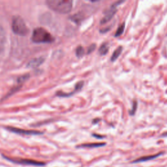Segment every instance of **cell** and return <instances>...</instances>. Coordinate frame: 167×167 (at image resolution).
<instances>
[{"label":"cell","mask_w":167,"mask_h":167,"mask_svg":"<svg viewBox=\"0 0 167 167\" xmlns=\"http://www.w3.org/2000/svg\"><path fill=\"white\" fill-rule=\"evenodd\" d=\"M47 4L50 9L60 14H67L72 8L71 0H48Z\"/></svg>","instance_id":"1"},{"label":"cell","mask_w":167,"mask_h":167,"mask_svg":"<svg viewBox=\"0 0 167 167\" xmlns=\"http://www.w3.org/2000/svg\"><path fill=\"white\" fill-rule=\"evenodd\" d=\"M31 41L35 43H50L54 41V39L45 29L37 28L33 30Z\"/></svg>","instance_id":"2"},{"label":"cell","mask_w":167,"mask_h":167,"mask_svg":"<svg viewBox=\"0 0 167 167\" xmlns=\"http://www.w3.org/2000/svg\"><path fill=\"white\" fill-rule=\"evenodd\" d=\"M12 29L15 34L20 36H25L29 32V29L25 22L18 16L13 18Z\"/></svg>","instance_id":"3"},{"label":"cell","mask_w":167,"mask_h":167,"mask_svg":"<svg viewBox=\"0 0 167 167\" xmlns=\"http://www.w3.org/2000/svg\"><path fill=\"white\" fill-rule=\"evenodd\" d=\"M3 157L5 159L10 161L13 163L18 164V165H30L35 166H43L46 165V163L42 161H38L33 159H22V158H13L9 157L7 156H5L3 155Z\"/></svg>","instance_id":"4"},{"label":"cell","mask_w":167,"mask_h":167,"mask_svg":"<svg viewBox=\"0 0 167 167\" xmlns=\"http://www.w3.org/2000/svg\"><path fill=\"white\" fill-rule=\"evenodd\" d=\"M124 1H116L115 2L114 4H112L111 5V7H110V9L109 10H108L106 14H105L104 17H103V19L101 20V24H106L108 22H109L110 20L112 19V18L114 17V15L117 12V9H116V7L121 3H123Z\"/></svg>","instance_id":"5"},{"label":"cell","mask_w":167,"mask_h":167,"mask_svg":"<svg viewBox=\"0 0 167 167\" xmlns=\"http://www.w3.org/2000/svg\"><path fill=\"white\" fill-rule=\"evenodd\" d=\"M7 129L10 132L17 133L18 134H23V135H39V134H43L42 132L39 131H33V130H25V129H18L13 127H8Z\"/></svg>","instance_id":"6"},{"label":"cell","mask_w":167,"mask_h":167,"mask_svg":"<svg viewBox=\"0 0 167 167\" xmlns=\"http://www.w3.org/2000/svg\"><path fill=\"white\" fill-rule=\"evenodd\" d=\"M84 84V82L80 81L79 82H77V84L75 85L74 90L73 91H72V92H71V93H64V92H63V91H58V92H57V93H56V95L59 97H70V96L74 95V93L79 92V91L81 90L83 88Z\"/></svg>","instance_id":"7"},{"label":"cell","mask_w":167,"mask_h":167,"mask_svg":"<svg viewBox=\"0 0 167 167\" xmlns=\"http://www.w3.org/2000/svg\"><path fill=\"white\" fill-rule=\"evenodd\" d=\"M5 41H6V35L3 28L0 26V54L4 50Z\"/></svg>","instance_id":"8"},{"label":"cell","mask_w":167,"mask_h":167,"mask_svg":"<svg viewBox=\"0 0 167 167\" xmlns=\"http://www.w3.org/2000/svg\"><path fill=\"white\" fill-rule=\"evenodd\" d=\"M163 152L162 153H157V154L156 155H148V156H144V157H142L141 158H138L136 159L135 161H133V163H140V162H145V161H150V160H152V159H154L157 158L159 156H160L163 154Z\"/></svg>","instance_id":"9"},{"label":"cell","mask_w":167,"mask_h":167,"mask_svg":"<svg viewBox=\"0 0 167 167\" xmlns=\"http://www.w3.org/2000/svg\"><path fill=\"white\" fill-rule=\"evenodd\" d=\"M122 50H123V47L122 46H120L119 47H118L116 49L114 50V53H113V54L111 56V58H110L111 61L114 62V61L116 60L117 59L119 58V56L121 55V54H122Z\"/></svg>","instance_id":"10"},{"label":"cell","mask_w":167,"mask_h":167,"mask_svg":"<svg viewBox=\"0 0 167 167\" xmlns=\"http://www.w3.org/2000/svg\"><path fill=\"white\" fill-rule=\"evenodd\" d=\"M109 46L108 45V43L104 42L101 45L100 48L99 49V52L100 54V55L101 56H104L106 55L107 52H109Z\"/></svg>","instance_id":"11"},{"label":"cell","mask_w":167,"mask_h":167,"mask_svg":"<svg viewBox=\"0 0 167 167\" xmlns=\"http://www.w3.org/2000/svg\"><path fill=\"white\" fill-rule=\"evenodd\" d=\"M105 143H89V144H84L80 145L79 148H99L105 146Z\"/></svg>","instance_id":"12"},{"label":"cell","mask_w":167,"mask_h":167,"mask_svg":"<svg viewBox=\"0 0 167 167\" xmlns=\"http://www.w3.org/2000/svg\"><path fill=\"white\" fill-rule=\"evenodd\" d=\"M42 61H43V59L42 58L34 59V60L29 61L28 66L30 67H37L39 66L42 63Z\"/></svg>","instance_id":"13"},{"label":"cell","mask_w":167,"mask_h":167,"mask_svg":"<svg viewBox=\"0 0 167 167\" xmlns=\"http://www.w3.org/2000/svg\"><path fill=\"white\" fill-rule=\"evenodd\" d=\"M125 24L123 22V24H121V25L119 26V28H118L116 31L114 36L116 37H118L122 35L123 33V31H124L125 30Z\"/></svg>","instance_id":"14"},{"label":"cell","mask_w":167,"mask_h":167,"mask_svg":"<svg viewBox=\"0 0 167 167\" xmlns=\"http://www.w3.org/2000/svg\"><path fill=\"white\" fill-rule=\"evenodd\" d=\"M85 54V50L82 46H79L76 49V55L78 58H82Z\"/></svg>","instance_id":"15"},{"label":"cell","mask_w":167,"mask_h":167,"mask_svg":"<svg viewBox=\"0 0 167 167\" xmlns=\"http://www.w3.org/2000/svg\"><path fill=\"white\" fill-rule=\"evenodd\" d=\"M137 107H138V103H137L136 101H133V105H132L131 109L129 111V114L131 116H134V114L137 110Z\"/></svg>","instance_id":"16"},{"label":"cell","mask_w":167,"mask_h":167,"mask_svg":"<svg viewBox=\"0 0 167 167\" xmlns=\"http://www.w3.org/2000/svg\"><path fill=\"white\" fill-rule=\"evenodd\" d=\"M95 48H96L95 44H92L91 45H90L88 48V54H90L92 52H93V51L95 50Z\"/></svg>","instance_id":"17"},{"label":"cell","mask_w":167,"mask_h":167,"mask_svg":"<svg viewBox=\"0 0 167 167\" xmlns=\"http://www.w3.org/2000/svg\"><path fill=\"white\" fill-rule=\"evenodd\" d=\"M93 136L94 137H95L97 138H99V139H101V138H103L104 136H102V135H99V134H93Z\"/></svg>","instance_id":"18"},{"label":"cell","mask_w":167,"mask_h":167,"mask_svg":"<svg viewBox=\"0 0 167 167\" xmlns=\"http://www.w3.org/2000/svg\"><path fill=\"white\" fill-rule=\"evenodd\" d=\"M100 120H101L100 119H95L93 121V123L95 124V123H98L99 122H100Z\"/></svg>","instance_id":"19"},{"label":"cell","mask_w":167,"mask_h":167,"mask_svg":"<svg viewBox=\"0 0 167 167\" xmlns=\"http://www.w3.org/2000/svg\"><path fill=\"white\" fill-rule=\"evenodd\" d=\"M162 136H167V133H164Z\"/></svg>","instance_id":"20"}]
</instances>
